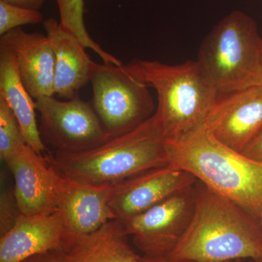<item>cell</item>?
Segmentation results:
<instances>
[{"instance_id": "cell-7", "label": "cell", "mask_w": 262, "mask_h": 262, "mask_svg": "<svg viewBox=\"0 0 262 262\" xmlns=\"http://www.w3.org/2000/svg\"><path fill=\"white\" fill-rule=\"evenodd\" d=\"M35 107L43 142L56 151L81 152L108 140L92 105L80 96L67 101L44 96L35 100Z\"/></svg>"}, {"instance_id": "cell-27", "label": "cell", "mask_w": 262, "mask_h": 262, "mask_svg": "<svg viewBox=\"0 0 262 262\" xmlns=\"http://www.w3.org/2000/svg\"><path fill=\"white\" fill-rule=\"evenodd\" d=\"M259 220L261 222V226H262V208L261 211V213H260Z\"/></svg>"}, {"instance_id": "cell-26", "label": "cell", "mask_w": 262, "mask_h": 262, "mask_svg": "<svg viewBox=\"0 0 262 262\" xmlns=\"http://www.w3.org/2000/svg\"><path fill=\"white\" fill-rule=\"evenodd\" d=\"M252 262H262V258H258V259L253 260Z\"/></svg>"}, {"instance_id": "cell-6", "label": "cell", "mask_w": 262, "mask_h": 262, "mask_svg": "<svg viewBox=\"0 0 262 262\" xmlns=\"http://www.w3.org/2000/svg\"><path fill=\"white\" fill-rule=\"evenodd\" d=\"M90 81L91 105L108 139L134 130L156 112L149 86L131 75L124 64L92 61Z\"/></svg>"}, {"instance_id": "cell-14", "label": "cell", "mask_w": 262, "mask_h": 262, "mask_svg": "<svg viewBox=\"0 0 262 262\" xmlns=\"http://www.w3.org/2000/svg\"><path fill=\"white\" fill-rule=\"evenodd\" d=\"M43 27L54 53L55 94L72 99L89 82L92 61L84 45L54 18L44 20Z\"/></svg>"}, {"instance_id": "cell-17", "label": "cell", "mask_w": 262, "mask_h": 262, "mask_svg": "<svg viewBox=\"0 0 262 262\" xmlns=\"http://www.w3.org/2000/svg\"><path fill=\"white\" fill-rule=\"evenodd\" d=\"M0 98L14 114L27 145L38 154L46 155L36 118L35 101L22 82L16 57L0 45Z\"/></svg>"}, {"instance_id": "cell-3", "label": "cell", "mask_w": 262, "mask_h": 262, "mask_svg": "<svg viewBox=\"0 0 262 262\" xmlns=\"http://www.w3.org/2000/svg\"><path fill=\"white\" fill-rule=\"evenodd\" d=\"M124 67L156 91L155 113L167 141L187 140L204 126L219 94L199 62L169 65L135 58Z\"/></svg>"}, {"instance_id": "cell-24", "label": "cell", "mask_w": 262, "mask_h": 262, "mask_svg": "<svg viewBox=\"0 0 262 262\" xmlns=\"http://www.w3.org/2000/svg\"><path fill=\"white\" fill-rule=\"evenodd\" d=\"M10 4L27 8V9L39 10L46 0H3Z\"/></svg>"}, {"instance_id": "cell-20", "label": "cell", "mask_w": 262, "mask_h": 262, "mask_svg": "<svg viewBox=\"0 0 262 262\" xmlns=\"http://www.w3.org/2000/svg\"><path fill=\"white\" fill-rule=\"evenodd\" d=\"M39 10L27 9L0 0V36L27 24L42 22Z\"/></svg>"}, {"instance_id": "cell-4", "label": "cell", "mask_w": 262, "mask_h": 262, "mask_svg": "<svg viewBox=\"0 0 262 262\" xmlns=\"http://www.w3.org/2000/svg\"><path fill=\"white\" fill-rule=\"evenodd\" d=\"M167 151L170 165L192 174L198 182L259 219L261 161L222 144L205 126L187 140L167 141Z\"/></svg>"}, {"instance_id": "cell-11", "label": "cell", "mask_w": 262, "mask_h": 262, "mask_svg": "<svg viewBox=\"0 0 262 262\" xmlns=\"http://www.w3.org/2000/svg\"><path fill=\"white\" fill-rule=\"evenodd\" d=\"M204 126L222 144L243 152L262 128V86L219 96Z\"/></svg>"}, {"instance_id": "cell-28", "label": "cell", "mask_w": 262, "mask_h": 262, "mask_svg": "<svg viewBox=\"0 0 262 262\" xmlns=\"http://www.w3.org/2000/svg\"><path fill=\"white\" fill-rule=\"evenodd\" d=\"M227 262H244L243 261V260L239 259V260H234V261H229Z\"/></svg>"}, {"instance_id": "cell-16", "label": "cell", "mask_w": 262, "mask_h": 262, "mask_svg": "<svg viewBox=\"0 0 262 262\" xmlns=\"http://www.w3.org/2000/svg\"><path fill=\"white\" fill-rule=\"evenodd\" d=\"M128 238L122 221L113 220L91 233L70 237L63 252L69 262H149Z\"/></svg>"}, {"instance_id": "cell-19", "label": "cell", "mask_w": 262, "mask_h": 262, "mask_svg": "<svg viewBox=\"0 0 262 262\" xmlns=\"http://www.w3.org/2000/svg\"><path fill=\"white\" fill-rule=\"evenodd\" d=\"M27 144L14 114L0 98V158L5 162Z\"/></svg>"}, {"instance_id": "cell-5", "label": "cell", "mask_w": 262, "mask_h": 262, "mask_svg": "<svg viewBox=\"0 0 262 262\" xmlns=\"http://www.w3.org/2000/svg\"><path fill=\"white\" fill-rule=\"evenodd\" d=\"M219 96L262 86V38L241 10L226 15L203 39L198 60Z\"/></svg>"}, {"instance_id": "cell-21", "label": "cell", "mask_w": 262, "mask_h": 262, "mask_svg": "<svg viewBox=\"0 0 262 262\" xmlns=\"http://www.w3.org/2000/svg\"><path fill=\"white\" fill-rule=\"evenodd\" d=\"M23 215L13 190L3 189L0 198V236L13 228Z\"/></svg>"}, {"instance_id": "cell-13", "label": "cell", "mask_w": 262, "mask_h": 262, "mask_svg": "<svg viewBox=\"0 0 262 262\" xmlns=\"http://www.w3.org/2000/svg\"><path fill=\"white\" fill-rule=\"evenodd\" d=\"M0 45L16 57L20 78L34 100L55 94L54 53L47 35L19 27L1 36Z\"/></svg>"}, {"instance_id": "cell-15", "label": "cell", "mask_w": 262, "mask_h": 262, "mask_svg": "<svg viewBox=\"0 0 262 262\" xmlns=\"http://www.w3.org/2000/svg\"><path fill=\"white\" fill-rule=\"evenodd\" d=\"M112 189L87 187L67 179L58 211L70 237L91 233L116 220L110 205Z\"/></svg>"}, {"instance_id": "cell-23", "label": "cell", "mask_w": 262, "mask_h": 262, "mask_svg": "<svg viewBox=\"0 0 262 262\" xmlns=\"http://www.w3.org/2000/svg\"><path fill=\"white\" fill-rule=\"evenodd\" d=\"M20 262H69L62 251H51L39 253Z\"/></svg>"}, {"instance_id": "cell-1", "label": "cell", "mask_w": 262, "mask_h": 262, "mask_svg": "<svg viewBox=\"0 0 262 262\" xmlns=\"http://www.w3.org/2000/svg\"><path fill=\"white\" fill-rule=\"evenodd\" d=\"M167 257L194 262L258 259L262 258L261 222L198 181L192 219Z\"/></svg>"}, {"instance_id": "cell-18", "label": "cell", "mask_w": 262, "mask_h": 262, "mask_svg": "<svg viewBox=\"0 0 262 262\" xmlns=\"http://www.w3.org/2000/svg\"><path fill=\"white\" fill-rule=\"evenodd\" d=\"M60 13V24L75 36L84 47L92 50L103 63L122 66L123 63L113 55L105 51L91 37L84 20V0H56Z\"/></svg>"}, {"instance_id": "cell-10", "label": "cell", "mask_w": 262, "mask_h": 262, "mask_svg": "<svg viewBox=\"0 0 262 262\" xmlns=\"http://www.w3.org/2000/svg\"><path fill=\"white\" fill-rule=\"evenodd\" d=\"M196 182L192 174L170 164L150 169L113 187L110 207L116 220H126L194 187Z\"/></svg>"}, {"instance_id": "cell-2", "label": "cell", "mask_w": 262, "mask_h": 262, "mask_svg": "<svg viewBox=\"0 0 262 262\" xmlns=\"http://www.w3.org/2000/svg\"><path fill=\"white\" fill-rule=\"evenodd\" d=\"M48 157L65 178L94 188H113L137 174L169 165L166 139L156 113L134 130L94 149L55 151Z\"/></svg>"}, {"instance_id": "cell-8", "label": "cell", "mask_w": 262, "mask_h": 262, "mask_svg": "<svg viewBox=\"0 0 262 262\" xmlns=\"http://www.w3.org/2000/svg\"><path fill=\"white\" fill-rule=\"evenodd\" d=\"M195 185L122 221L133 244L143 256L167 257L178 244L192 219Z\"/></svg>"}, {"instance_id": "cell-9", "label": "cell", "mask_w": 262, "mask_h": 262, "mask_svg": "<svg viewBox=\"0 0 262 262\" xmlns=\"http://www.w3.org/2000/svg\"><path fill=\"white\" fill-rule=\"evenodd\" d=\"M5 163L14 178L13 192L24 215L58 211L67 179L48 155L38 154L26 144Z\"/></svg>"}, {"instance_id": "cell-12", "label": "cell", "mask_w": 262, "mask_h": 262, "mask_svg": "<svg viewBox=\"0 0 262 262\" xmlns=\"http://www.w3.org/2000/svg\"><path fill=\"white\" fill-rule=\"evenodd\" d=\"M69 238L59 211L23 215L0 236V262H20L39 253L63 251Z\"/></svg>"}, {"instance_id": "cell-22", "label": "cell", "mask_w": 262, "mask_h": 262, "mask_svg": "<svg viewBox=\"0 0 262 262\" xmlns=\"http://www.w3.org/2000/svg\"><path fill=\"white\" fill-rule=\"evenodd\" d=\"M242 153L251 159L262 162V128Z\"/></svg>"}, {"instance_id": "cell-25", "label": "cell", "mask_w": 262, "mask_h": 262, "mask_svg": "<svg viewBox=\"0 0 262 262\" xmlns=\"http://www.w3.org/2000/svg\"><path fill=\"white\" fill-rule=\"evenodd\" d=\"M144 257H145V256H144ZM145 258L149 262H194L192 261H189V260L175 259V258H171L169 257Z\"/></svg>"}]
</instances>
